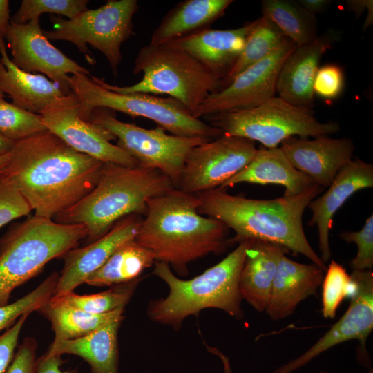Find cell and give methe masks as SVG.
Listing matches in <instances>:
<instances>
[{"label":"cell","instance_id":"6da1fadb","mask_svg":"<svg viewBox=\"0 0 373 373\" xmlns=\"http://www.w3.org/2000/svg\"><path fill=\"white\" fill-rule=\"evenodd\" d=\"M10 154L0 176L21 193L35 216L52 220L96 186L105 164L48 130L16 142Z\"/></svg>","mask_w":373,"mask_h":373},{"label":"cell","instance_id":"7a4b0ae2","mask_svg":"<svg viewBox=\"0 0 373 373\" xmlns=\"http://www.w3.org/2000/svg\"><path fill=\"white\" fill-rule=\"evenodd\" d=\"M199 199L178 189L146 203L135 240L151 250L155 262L168 264L178 276L189 265L210 254H221L232 246L229 229L220 220L200 214Z\"/></svg>","mask_w":373,"mask_h":373},{"label":"cell","instance_id":"3957f363","mask_svg":"<svg viewBox=\"0 0 373 373\" xmlns=\"http://www.w3.org/2000/svg\"><path fill=\"white\" fill-rule=\"evenodd\" d=\"M227 189L219 186L194 195L200 202V214L220 220L235 232L231 245L248 239L278 244L326 271V263L309 244L303 226L304 211L324 187L314 184L298 195L272 200L233 195Z\"/></svg>","mask_w":373,"mask_h":373},{"label":"cell","instance_id":"277c9868","mask_svg":"<svg viewBox=\"0 0 373 373\" xmlns=\"http://www.w3.org/2000/svg\"><path fill=\"white\" fill-rule=\"evenodd\" d=\"M174 188L173 182L157 169L105 163L96 186L53 220L84 224L90 243L106 234L123 218L145 213L149 199Z\"/></svg>","mask_w":373,"mask_h":373},{"label":"cell","instance_id":"5b68a950","mask_svg":"<svg viewBox=\"0 0 373 373\" xmlns=\"http://www.w3.org/2000/svg\"><path fill=\"white\" fill-rule=\"evenodd\" d=\"M247 245L248 240L240 242L222 260L189 280L179 278L168 264L155 262L153 274L166 283L169 291L165 298L149 303V318L175 330L186 317L198 316L207 308L219 309L242 319L239 280Z\"/></svg>","mask_w":373,"mask_h":373},{"label":"cell","instance_id":"8992f818","mask_svg":"<svg viewBox=\"0 0 373 373\" xmlns=\"http://www.w3.org/2000/svg\"><path fill=\"white\" fill-rule=\"evenodd\" d=\"M82 224H62L28 216L0 238V306L17 287L37 276L50 260L63 258L87 238Z\"/></svg>","mask_w":373,"mask_h":373},{"label":"cell","instance_id":"52a82bcc","mask_svg":"<svg viewBox=\"0 0 373 373\" xmlns=\"http://www.w3.org/2000/svg\"><path fill=\"white\" fill-rule=\"evenodd\" d=\"M133 73H142L137 83L111 85L90 77L104 88L121 94H165L180 102L193 115L207 96L220 90L223 77L189 54L166 44L142 46L135 59Z\"/></svg>","mask_w":373,"mask_h":373},{"label":"cell","instance_id":"ba28073f","mask_svg":"<svg viewBox=\"0 0 373 373\" xmlns=\"http://www.w3.org/2000/svg\"><path fill=\"white\" fill-rule=\"evenodd\" d=\"M68 85L78 99L79 115L85 120H89L94 109L107 108L133 117L151 119L173 135L212 140L223 135L220 129L193 117L180 102L170 97L146 93L121 94L104 88L90 76L83 74L70 75Z\"/></svg>","mask_w":373,"mask_h":373},{"label":"cell","instance_id":"9c48e42d","mask_svg":"<svg viewBox=\"0 0 373 373\" xmlns=\"http://www.w3.org/2000/svg\"><path fill=\"white\" fill-rule=\"evenodd\" d=\"M204 117L223 135L257 141L267 149L278 147L294 135L316 137L340 130L338 122H320L312 109L294 105L276 96L254 108Z\"/></svg>","mask_w":373,"mask_h":373},{"label":"cell","instance_id":"30bf717a","mask_svg":"<svg viewBox=\"0 0 373 373\" xmlns=\"http://www.w3.org/2000/svg\"><path fill=\"white\" fill-rule=\"evenodd\" d=\"M138 8L137 0H108L73 19L50 15L52 29L44 33L49 40L72 43L92 63L87 47L91 45L104 55L115 77L122 60L121 47L133 35V18Z\"/></svg>","mask_w":373,"mask_h":373},{"label":"cell","instance_id":"8fae6325","mask_svg":"<svg viewBox=\"0 0 373 373\" xmlns=\"http://www.w3.org/2000/svg\"><path fill=\"white\" fill-rule=\"evenodd\" d=\"M89 121L103 127L117 139V146L135 158L139 166L160 171L176 189L186 159L195 146L210 141L200 137H180L166 133L160 126L144 128L118 120L104 108H95Z\"/></svg>","mask_w":373,"mask_h":373},{"label":"cell","instance_id":"7c38bea8","mask_svg":"<svg viewBox=\"0 0 373 373\" xmlns=\"http://www.w3.org/2000/svg\"><path fill=\"white\" fill-rule=\"evenodd\" d=\"M257 149L254 142L234 135L204 142L189 153L176 189L195 194L218 188L243 170Z\"/></svg>","mask_w":373,"mask_h":373},{"label":"cell","instance_id":"4fadbf2b","mask_svg":"<svg viewBox=\"0 0 373 373\" xmlns=\"http://www.w3.org/2000/svg\"><path fill=\"white\" fill-rule=\"evenodd\" d=\"M350 275L355 289L345 314L305 352L271 373H294L334 346L353 339L360 342L357 352L358 363L370 367L365 344L373 329V273L372 270H354Z\"/></svg>","mask_w":373,"mask_h":373},{"label":"cell","instance_id":"5bb4252c","mask_svg":"<svg viewBox=\"0 0 373 373\" xmlns=\"http://www.w3.org/2000/svg\"><path fill=\"white\" fill-rule=\"evenodd\" d=\"M297 46L287 39L278 48L261 61L236 76L225 87L207 96L193 117L256 107L274 96L278 73Z\"/></svg>","mask_w":373,"mask_h":373},{"label":"cell","instance_id":"9a60e30c","mask_svg":"<svg viewBox=\"0 0 373 373\" xmlns=\"http://www.w3.org/2000/svg\"><path fill=\"white\" fill-rule=\"evenodd\" d=\"M42 122L46 129L73 149L104 163L135 167L137 161L111 143L116 138L103 127L80 117L79 101L73 93L44 111Z\"/></svg>","mask_w":373,"mask_h":373},{"label":"cell","instance_id":"2e32d148","mask_svg":"<svg viewBox=\"0 0 373 373\" xmlns=\"http://www.w3.org/2000/svg\"><path fill=\"white\" fill-rule=\"evenodd\" d=\"M39 19L23 24L10 21L6 41L10 50L12 62L27 73H41L71 93L70 75L90 72L53 46L44 33Z\"/></svg>","mask_w":373,"mask_h":373},{"label":"cell","instance_id":"e0dca14e","mask_svg":"<svg viewBox=\"0 0 373 373\" xmlns=\"http://www.w3.org/2000/svg\"><path fill=\"white\" fill-rule=\"evenodd\" d=\"M142 219L132 214L117 222L104 236L84 247H75L63 257L64 265L59 274L54 295L57 296L74 289L99 269L124 243L135 239Z\"/></svg>","mask_w":373,"mask_h":373},{"label":"cell","instance_id":"ac0fdd59","mask_svg":"<svg viewBox=\"0 0 373 373\" xmlns=\"http://www.w3.org/2000/svg\"><path fill=\"white\" fill-rule=\"evenodd\" d=\"M280 148L297 170L324 188L328 187L338 171L352 160L355 149L352 140L328 135L312 140L291 137L281 143Z\"/></svg>","mask_w":373,"mask_h":373},{"label":"cell","instance_id":"d6986e66","mask_svg":"<svg viewBox=\"0 0 373 373\" xmlns=\"http://www.w3.org/2000/svg\"><path fill=\"white\" fill-rule=\"evenodd\" d=\"M372 187L373 164L356 157L338 171L323 195L308 204L312 213L308 225L317 227L321 258L325 263L332 256L329 234L334 214L354 193Z\"/></svg>","mask_w":373,"mask_h":373},{"label":"cell","instance_id":"ffe728a7","mask_svg":"<svg viewBox=\"0 0 373 373\" xmlns=\"http://www.w3.org/2000/svg\"><path fill=\"white\" fill-rule=\"evenodd\" d=\"M338 37L336 32L328 31L308 44L296 46L278 73L276 85L278 97L294 105L312 109L313 84L320 61Z\"/></svg>","mask_w":373,"mask_h":373},{"label":"cell","instance_id":"44dd1931","mask_svg":"<svg viewBox=\"0 0 373 373\" xmlns=\"http://www.w3.org/2000/svg\"><path fill=\"white\" fill-rule=\"evenodd\" d=\"M255 24L256 20L234 29H206L164 44L189 54L224 79Z\"/></svg>","mask_w":373,"mask_h":373},{"label":"cell","instance_id":"7402d4cb","mask_svg":"<svg viewBox=\"0 0 373 373\" xmlns=\"http://www.w3.org/2000/svg\"><path fill=\"white\" fill-rule=\"evenodd\" d=\"M324 271L314 264L295 262L283 255L278 262L265 309L273 321L291 316L297 306L310 296H316Z\"/></svg>","mask_w":373,"mask_h":373},{"label":"cell","instance_id":"603a6c76","mask_svg":"<svg viewBox=\"0 0 373 373\" xmlns=\"http://www.w3.org/2000/svg\"><path fill=\"white\" fill-rule=\"evenodd\" d=\"M288 251L278 244L248 239L239 289L242 299L256 311L265 310L278 262Z\"/></svg>","mask_w":373,"mask_h":373},{"label":"cell","instance_id":"cb8c5ba5","mask_svg":"<svg viewBox=\"0 0 373 373\" xmlns=\"http://www.w3.org/2000/svg\"><path fill=\"white\" fill-rule=\"evenodd\" d=\"M242 182L279 184L285 187L286 197L298 195L315 184L291 164L280 147L258 149L249 164L220 187L227 189Z\"/></svg>","mask_w":373,"mask_h":373},{"label":"cell","instance_id":"d4e9b609","mask_svg":"<svg viewBox=\"0 0 373 373\" xmlns=\"http://www.w3.org/2000/svg\"><path fill=\"white\" fill-rule=\"evenodd\" d=\"M0 90L15 106L40 115L70 94L41 74L19 69L8 57L0 59Z\"/></svg>","mask_w":373,"mask_h":373},{"label":"cell","instance_id":"484cf974","mask_svg":"<svg viewBox=\"0 0 373 373\" xmlns=\"http://www.w3.org/2000/svg\"><path fill=\"white\" fill-rule=\"evenodd\" d=\"M124 318L114 320L82 337L52 341L46 352L73 354L88 363L90 373H118V330Z\"/></svg>","mask_w":373,"mask_h":373},{"label":"cell","instance_id":"4316f807","mask_svg":"<svg viewBox=\"0 0 373 373\" xmlns=\"http://www.w3.org/2000/svg\"><path fill=\"white\" fill-rule=\"evenodd\" d=\"M232 0H185L164 16L153 32L150 44H164L209 29L224 13Z\"/></svg>","mask_w":373,"mask_h":373},{"label":"cell","instance_id":"83f0119b","mask_svg":"<svg viewBox=\"0 0 373 373\" xmlns=\"http://www.w3.org/2000/svg\"><path fill=\"white\" fill-rule=\"evenodd\" d=\"M155 262L153 253L133 239L118 247L85 283L97 287L128 283L137 280Z\"/></svg>","mask_w":373,"mask_h":373},{"label":"cell","instance_id":"f1b7e54d","mask_svg":"<svg viewBox=\"0 0 373 373\" xmlns=\"http://www.w3.org/2000/svg\"><path fill=\"white\" fill-rule=\"evenodd\" d=\"M123 308L93 314L66 305L53 296L38 312L51 323L55 332L53 341L76 339L118 318H124Z\"/></svg>","mask_w":373,"mask_h":373},{"label":"cell","instance_id":"f546056e","mask_svg":"<svg viewBox=\"0 0 373 373\" xmlns=\"http://www.w3.org/2000/svg\"><path fill=\"white\" fill-rule=\"evenodd\" d=\"M262 15L271 20L297 46L317 37L316 19L298 2L289 0L262 1Z\"/></svg>","mask_w":373,"mask_h":373},{"label":"cell","instance_id":"4dcf8cb0","mask_svg":"<svg viewBox=\"0 0 373 373\" xmlns=\"http://www.w3.org/2000/svg\"><path fill=\"white\" fill-rule=\"evenodd\" d=\"M288 38L268 18L262 15L248 35L243 49L224 78L222 88L239 73L265 59L278 48Z\"/></svg>","mask_w":373,"mask_h":373},{"label":"cell","instance_id":"1f68e13d","mask_svg":"<svg viewBox=\"0 0 373 373\" xmlns=\"http://www.w3.org/2000/svg\"><path fill=\"white\" fill-rule=\"evenodd\" d=\"M137 283L138 279L113 286L106 291L93 294L79 295L72 291L53 296L66 305L86 312L102 314L118 309H124L130 301Z\"/></svg>","mask_w":373,"mask_h":373},{"label":"cell","instance_id":"d6a6232c","mask_svg":"<svg viewBox=\"0 0 373 373\" xmlns=\"http://www.w3.org/2000/svg\"><path fill=\"white\" fill-rule=\"evenodd\" d=\"M47 131L41 115L0 101V135L18 142Z\"/></svg>","mask_w":373,"mask_h":373},{"label":"cell","instance_id":"836d02e7","mask_svg":"<svg viewBox=\"0 0 373 373\" xmlns=\"http://www.w3.org/2000/svg\"><path fill=\"white\" fill-rule=\"evenodd\" d=\"M58 278L59 274L53 272L26 296L0 306V332L10 328L24 314L39 311L54 295Z\"/></svg>","mask_w":373,"mask_h":373},{"label":"cell","instance_id":"e575fe53","mask_svg":"<svg viewBox=\"0 0 373 373\" xmlns=\"http://www.w3.org/2000/svg\"><path fill=\"white\" fill-rule=\"evenodd\" d=\"M322 282V314L334 318L343 300L352 295L355 285L350 274L340 264L332 260Z\"/></svg>","mask_w":373,"mask_h":373},{"label":"cell","instance_id":"d590c367","mask_svg":"<svg viewBox=\"0 0 373 373\" xmlns=\"http://www.w3.org/2000/svg\"><path fill=\"white\" fill-rule=\"evenodd\" d=\"M88 3V0H23L10 21L23 24L39 19L44 13L63 15L70 19L87 10Z\"/></svg>","mask_w":373,"mask_h":373},{"label":"cell","instance_id":"8d00e7d4","mask_svg":"<svg viewBox=\"0 0 373 373\" xmlns=\"http://www.w3.org/2000/svg\"><path fill=\"white\" fill-rule=\"evenodd\" d=\"M339 238L347 243L354 242L357 254L350 261L354 271L372 270L373 267V215L366 220L362 229L358 231H342Z\"/></svg>","mask_w":373,"mask_h":373},{"label":"cell","instance_id":"74e56055","mask_svg":"<svg viewBox=\"0 0 373 373\" xmlns=\"http://www.w3.org/2000/svg\"><path fill=\"white\" fill-rule=\"evenodd\" d=\"M32 211L21 193L0 176V228Z\"/></svg>","mask_w":373,"mask_h":373},{"label":"cell","instance_id":"f35d334b","mask_svg":"<svg viewBox=\"0 0 373 373\" xmlns=\"http://www.w3.org/2000/svg\"><path fill=\"white\" fill-rule=\"evenodd\" d=\"M344 86L342 68L334 64L319 67L313 84L314 95L326 99L336 98L341 93Z\"/></svg>","mask_w":373,"mask_h":373},{"label":"cell","instance_id":"ab89813d","mask_svg":"<svg viewBox=\"0 0 373 373\" xmlns=\"http://www.w3.org/2000/svg\"><path fill=\"white\" fill-rule=\"evenodd\" d=\"M37 343L35 338L27 337L18 346L14 358L6 373H36Z\"/></svg>","mask_w":373,"mask_h":373},{"label":"cell","instance_id":"60d3db41","mask_svg":"<svg viewBox=\"0 0 373 373\" xmlns=\"http://www.w3.org/2000/svg\"><path fill=\"white\" fill-rule=\"evenodd\" d=\"M30 314H24L17 322L0 336V373H6L10 366L18 345L22 327Z\"/></svg>","mask_w":373,"mask_h":373},{"label":"cell","instance_id":"b9f144b4","mask_svg":"<svg viewBox=\"0 0 373 373\" xmlns=\"http://www.w3.org/2000/svg\"><path fill=\"white\" fill-rule=\"evenodd\" d=\"M10 18V1L8 0H0V54L1 58L8 57L6 35Z\"/></svg>","mask_w":373,"mask_h":373},{"label":"cell","instance_id":"7bdbcfd3","mask_svg":"<svg viewBox=\"0 0 373 373\" xmlns=\"http://www.w3.org/2000/svg\"><path fill=\"white\" fill-rule=\"evenodd\" d=\"M36 373H70L61 370L64 363L60 355H51L45 353L37 358Z\"/></svg>","mask_w":373,"mask_h":373},{"label":"cell","instance_id":"ee69618b","mask_svg":"<svg viewBox=\"0 0 373 373\" xmlns=\"http://www.w3.org/2000/svg\"><path fill=\"white\" fill-rule=\"evenodd\" d=\"M298 2L307 11L315 15L316 13L325 10L332 1L329 0H298Z\"/></svg>","mask_w":373,"mask_h":373},{"label":"cell","instance_id":"f6af8a7d","mask_svg":"<svg viewBox=\"0 0 373 373\" xmlns=\"http://www.w3.org/2000/svg\"><path fill=\"white\" fill-rule=\"evenodd\" d=\"M373 1L372 0H349L346 1L347 8L361 17L365 10H372Z\"/></svg>","mask_w":373,"mask_h":373},{"label":"cell","instance_id":"bcb514c9","mask_svg":"<svg viewBox=\"0 0 373 373\" xmlns=\"http://www.w3.org/2000/svg\"><path fill=\"white\" fill-rule=\"evenodd\" d=\"M15 143L0 135V155L10 153Z\"/></svg>","mask_w":373,"mask_h":373},{"label":"cell","instance_id":"7dc6e473","mask_svg":"<svg viewBox=\"0 0 373 373\" xmlns=\"http://www.w3.org/2000/svg\"><path fill=\"white\" fill-rule=\"evenodd\" d=\"M10 160V153L0 155V175L3 173L4 169L8 165Z\"/></svg>","mask_w":373,"mask_h":373},{"label":"cell","instance_id":"c3c4849f","mask_svg":"<svg viewBox=\"0 0 373 373\" xmlns=\"http://www.w3.org/2000/svg\"><path fill=\"white\" fill-rule=\"evenodd\" d=\"M5 94L0 90V101L4 99Z\"/></svg>","mask_w":373,"mask_h":373},{"label":"cell","instance_id":"681fc988","mask_svg":"<svg viewBox=\"0 0 373 373\" xmlns=\"http://www.w3.org/2000/svg\"><path fill=\"white\" fill-rule=\"evenodd\" d=\"M316 373H328V372H325V371H320V372H316ZM368 373H373V371H372V368L370 370V371L368 372Z\"/></svg>","mask_w":373,"mask_h":373}]
</instances>
